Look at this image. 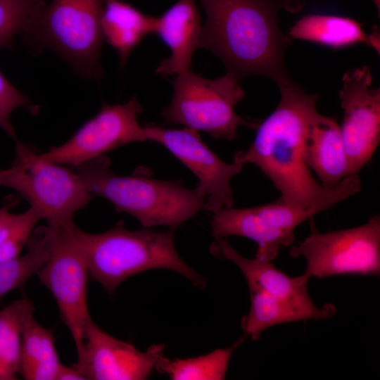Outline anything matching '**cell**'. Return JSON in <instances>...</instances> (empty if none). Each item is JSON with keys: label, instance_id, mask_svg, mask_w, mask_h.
Segmentation results:
<instances>
[{"label": "cell", "instance_id": "44dd1931", "mask_svg": "<svg viewBox=\"0 0 380 380\" xmlns=\"http://www.w3.org/2000/svg\"><path fill=\"white\" fill-rule=\"evenodd\" d=\"M34 310L32 302L25 298L0 310V380L19 379L23 324Z\"/></svg>", "mask_w": 380, "mask_h": 380}, {"label": "cell", "instance_id": "83f0119b", "mask_svg": "<svg viewBox=\"0 0 380 380\" xmlns=\"http://www.w3.org/2000/svg\"><path fill=\"white\" fill-rule=\"evenodd\" d=\"M62 363L58 357L51 330L46 328L41 357L33 371L31 380H56Z\"/></svg>", "mask_w": 380, "mask_h": 380}, {"label": "cell", "instance_id": "4dcf8cb0", "mask_svg": "<svg viewBox=\"0 0 380 380\" xmlns=\"http://www.w3.org/2000/svg\"><path fill=\"white\" fill-rule=\"evenodd\" d=\"M14 201L8 200L1 208H0V228L2 227L12 217L13 213L10 212V209L13 205Z\"/></svg>", "mask_w": 380, "mask_h": 380}, {"label": "cell", "instance_id": "cb8c5ba5", "mask_svg": "<svg viewBox=\"0 0 380 380\" xmlns=\"http://www.w3.org/2000/svg\"><path fill=\"white\" fill-rule=\"evenodd\" d=\"M45 6L44 0H0V49H14V38L23 34Z\"/></svg>", "mask_w": 380, "mask_h": 380}, {"label": "cell", "instance_id": "e0dca14e", "mask_svg": "<svg viewBox=\"0 0 380 380\" xmlns=\"http://www.w3.org/2000/svg\"><path fill=\"white\" fill-rule=\"evenodd\" d=\"M305 162L322 186L333 189L351 175L340 125L336 120L317 113L306 137Z\"/></svg>", "mask_w": 380, "mask_h": 380}, {"label": "cell", "instance_id": "ffe728a7", "mask_svg": "<svg viewBox=\"0 0 380 380\" xmlns=\"http://www.w3.org/2000/svg\"><path fill=\"white\" fill-rule=\"evenodd\" d=\"M251 308L241 319L243 330L253 341L260 338L263 331L274 325L313 319L308 312L253 286H248Z\"/></svg>", "mask_w": 380, "mask_h": 380}, {"label": "cell", "instance_id": "2e32d148", "mask_svg": "<svg viewBox=\"0 0 380 380\" xmlns=\"http://www.w3.org/2000/svg\"><path fill=\"white\" fill-rule=\"evenodd\" d=\"M202 25L196 0H178L160 15L155 17L153 34L170 49L161 60L156 73L163 77L191 70V61L198 47Z\"/></svg>", "mask_w": 380, "mask_h": 380}, {"label": "cell", "instance_id": "f546056e", "mask_svg": "<svg viewBox=\"0 0 380 380\" xmlns=\"http://www.w3.org/2000/svg\"><path fill=\"white\" fill-rule=\"evenodd\" d=\"M280 6L291 12L298 11L303 6L305 0H277Z\"/></svg>", "mask_w": 380, "mask_h": 380}, {"label": "cell", "instance_id": "8fae6325", "mask_svg": "<svg viewBox=\"0 0 380 380\" xmlns=\"http://www.w3.org/2000/svg\"><path fill=\"white\" fill-rule=\"evenodd\" d=\"M143 108L134 96L124 104L103 103L96 115L83 124L66 142L39 154L41 159L75 167L114 148L147 140L138 122Z\"/></svg>", "mask_w": 380, "mask_h": 380}, {"label": "cell", "instance_id": "3957f363", "mask_svg": "<svg viewBox=\"0 0 380 380\" xmlns=\"http://www.w3.org/2000/svg\"><path fill=\"white\" fill-rule=\"evenodd\" d=\"M76 171L91 196L106 198L118 212L133 216L146 228L163 225L176 230L203 208L206 199L198 184L189 189L178 180L118 175L105 156L77 167Z\"/></svg>", "mask_w": 380, "mask_h": 380}, {"label": "cell", "instance_id": "7402d4cb", "mask_svg": "<svg viewBox=\"0 0 380 380\" xmlns=\"http://www.w3.org/2000/svg\"><path fill=\"white\" fill-rule=\"evenodd\" d=\"M26 252L0 262V298L23 287L37 274L48 256V227H35L26 245Z\"/></svg>", "mask_w": 380, "mask_h": 380}, {"label": "cell", "instance_id": "d4e9b609", "mask_svg": "<svg viewBox=\"0 0 380 380\" xmlns=\"http://www.w3.org/2000/svg\"><path fill=\"white\" fill-rule=\"evenodd\" d=\"M39 212L30 207L20 214H13L11 219L0 228V262L16 258L42 220Z\"/></svg>", "mask_w": 380, "mask_h": 380}, {"label": "cell", "instance_id": "4fadbf2b", "mask_svg": "<svg viewBox=\"0 0 380 380\" xmlns=\"http://www.w3.org/2000/svg\"><path fill=\"white\" fill-rule=\"evenodd\" d=\"M144 128L147 140L165 147L198 179V184L206 194L204 209L215 213L234 206L231 179L243 165L222 160L193 129H166L152 123Z\"/></svg>", "mask_w": 380, "mask_h": 380}, {"label": "cell", "instance_id": "5b68a950", "mask_svg": "<svg viewBox=\"0 0 380 380\" xmlns=\"http://www.w3.org/2000/svg\"><path fill=\"white\" fill-rule=\"evenodd\" d=\"M104 0H53L41 10L27 30L25 42L34 49L50 48L82 77L96 79L103 35L101 18Z\"/></svg>", "mask_w": 380, "mask_h": 380}, {"label": "cell", "instance_id": "9a60e30c", "mask_svg": "<svg viewBox=\"0 0 380 380\" xmlns=\"http://www.w3.org/2000/svg\"><path fill=\"white\" fill-rule=\"evenodd\" d=\"M212 255L232 262L245 277L248 286H256L310 314L313 319L330 318L336 312L332 303L317 307L308 290L309 277L304 274L290 277L274 267L271 261L246 258L224 239H215L210 247Z\"/></svg>", "mask_w": 380, "mask_h": 380}, {"label": "cell", "instance_id": "603a6c76", "mask_svg": "<svg viewBox=\"0 0 380 380\" xmlns=\"http://www.w3.org/2000/svg\"><path fill=\"white\" fill-rule=\"evenodd\" d=\"M242 341L241 338L232 347L193 358L170 360L163 356L155 368L174 380L224 379L231 357Z\"/></svg>", "mask_w": 380, "mask_h": 380}, {"label": "cell", "instance_id": "7a4b0ae2", "mask_svg": "<svg viewBox=\"0 0 380 380\" xmlns=\"http://www.w3.org/2000/svg\"><path fill=\"white\" fill-rule=\"evenodd\" d=\"M206 15L198 47L217 56L239 78L290 79L284 53L291 39L279 28L277 0H198Z\"/></svg>", "mask_w": 380, "mask_h": 380}, {"label": "cell", "instance_id": "30bf717a", "mask_svg": "<svg viewBox=\"0 0 380 380\" xmlns=\"http://www.w3.org/2000/svg\"><path fill=\"white\" fill-rule=\"evenodd\" d=\"M336 204L328 201L310 208H298L278 199L251 208H224L213 213L212 234L215 239L229 236L250 239L258 245L255 258L272 262L281 247L294 243L297 227Z\"/></svg>", "mask_w": 380, "mask_h": 380}, {"label": "cell", "instance_id": "ac0fdd59", "mask_svg": "<svg viewBox=\"0 0 380 380\" xmlns=\"http://www.w3.org/2000/svg\"><path fill=\"white\" fill-rule=\"evenodd\" d=\"M155 17L122 0H104L101 27L104 39L117 51L121 69L140 43L153 34Z\"/></svg>", "mask_w": 380, "mask_h": 380}, {"label": "cell", "instance_id": "1f68e13d", "mask_svg": "<svg viewBox=\"0 0 380 380\" xmlns=\"http://www.w3.org/2000/svg\"><path fill=\"white\" fill-rule=\"evenodd\" d=\"M372 1L374 2V4H375L376 8L378 9L379 11V10H380V0H372Z\"/></svg>", "mask_w": 380, "mask_h": 380}, {"label": "cell", "instance_id": "5bb4252c", "mask_svg": "<svg viewBox=\"0 0 380 380\" xmlns=\"http://www.w3.org/2000/svg\"><path fill=\"white\" fill-rule=\"evenodd\" d=\"M163 345L157 344L140 351L108 334L91 319L75 367L88 380H143L163 356Z\"/></svg>", "mask_w": 380, "mask_h": 380}, {"label": "cell", "instance_id": "484cf974", "mask_svg": "<svg viewBox=\"0 0 380 380\" xmlns=\"http://www.w3.org/2000/svg\"><path fill=\"white\" fill-rule=\"evenodd\" d=\"M34 312L25 319L20 352V376L31 380L33 371L41 357L44 347V336L46 328L35 320Z\"/></svg>", "mask_w": 380, "mask_h": 380}, {"label": "cell", "instance_id": "8992f818", "mask_svg": "<svg viewBox=\"0 0 380 380\" xmlns=\"http://www.w3.org/2000/svg\"><path fill=\"white\" fill-rule=\"evenodd\" d=\"M176 76L172 101L162 111L165 125H182L227 141L236 138L239 126L255 129L258 122L235 111L245 96L241 79L236 75L227 72L211 80L190 70Z\"/></svg>", "mask_w": 380, "mask_h": 380}, {"label": "cell", "instance_id": "6da1fadb", "mask_svg": "<svg viewBox=\"0 0 380 380\" xmlns=\"http://www.w3.org/2000/svg\"><path fill=\"white\" fill-rule=\"evenodd\" d=\"M280 100L275 109L258 123L253 142L235 153L234 160L255 165L279 191V200L298 208L332 201L342 202L361 190L355 176L345 178L335 188L321 185L304 156L310 125L318 113L319 95L308 93L292 79L279 84Z\"/></svg>", "mask_w": 380, "mask_h": 380}, {"label": "cell", "instance_id": "4316f807", "mask_svg": "<svg viewBox=\"0 0 380 380\" xmlns=\"http://www.w3.org/2000/svg\"><path fill=\"white\" fill-rule=\"evenodd\" d=\"M19 107L26 108L33 115H37L39 110V106L17 89L0 70V127L15 141L18 139L10 118L13 111Z\"/></svg>", "mask_w": 380, "mask_h": 380}, {"label": "cell", "instance_id": "52a82bcc", "mask_svg": "<svg viewBox=\"0 0 380 380\" xmlns=\"http://www.w3.org/2000/svg\"><path fill=\"white\" fill-rule=\"evenodd\" d=\"M10 167L0 169V186L12 189L35 208L49 227L68 224L85 208L91 195L80 174L41 159L18 139Z\"/></svg>", "mask_w": 380, "mask_h": 380}, {"label": "cell", "instance_id": "f1b7e54d", "mask_svg": "<svg viewBox=\"0 0 380 380\" xmlns=\"http://www.w3.org/2000/svg\"><path fill=\"white\" fill-rule=\"evenodd\" d=\"M56 380H87L86 377L75 367L62 365Z\"/></svg>", "mask_w": 380, "mask_h": 380}, {"label": "cell", "instance_id": "d6986e66", "mask_svg": "<svg viewBox=\"0 0 380 380\" xmlns=\"http://www.w3.org/2000/svg\"><path fill=\"white\" fill-rule=\"evenodd\" d=\"M333 49H343L365 44L374 49L371 34H367L361 24L349 17L309 14L303 16L291 27L289 35Z\"/></svg>", "mask_w": 380, "mask_h": 380}, {"label": "cell", "instance_id": "277c9868", "mask_svg": "<svg viewBox=\"0 0 380 380\" xmlns=\"http://www.w3.org/2000/svg\"><path fill=\"white\" fill-rule=\"evenodd\" d=\"M73 230L84 251L89 274L109 293L113 294L127 279L153 269H167L204 288L205 279L179 255L175 232L149 228L127 230L122 224L100 234L86 232L75 224Z\"/></svg>", "mask_w": 380, "mask_h": 380}, {"label": "cell", "instance_id": "7c38bea8", "mask_svg": "<svg viewBox=\"0 0 380 380\" xmlns=\"http://www.w3.org/2000/svg\"><path fill=\"white\" fill-rule=\"evenodd\" d=\"M372 84L370 68L363 65L345 72L338 93L340 130L351 175L371 160L380 141V89Z\"/></svg>", "mask_w": 380, "mask_h": 380}, {"label": "cell", "instance_id": "9c48e42d", "mask_svg": "<svg viewBox=\"0 0 380 380\" xmlns=\"http://www.w3.org/2000/svg\"><path fill=\"white\" fill-rule=\"evenodd\" d=\"M310 232L289 250L292 258L306 261L308 277L338 274L379 275L380 273V216L376 213L357 227L321 232L314 217Z\"/></svg>", "mask_w": 380, "mask_h": 380}, {"label": "cell", "instance_id": "ba28073f", "mask_svg": "<svg viewBox=\"0 0 380 380\" xmlns=\"http://www.w3.org/2000/svg\"><path fill=\"white\" fill-rule=\"evenodd\" d=\"M73 225V221L56 227L47 225L48 256L37 275L53 296L79 358L87 327L92 319L87 303L88 266Z\"/></svg>", "mask_w": 380, "mask_h": 380}]
</instances>
